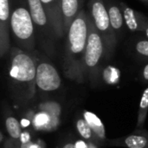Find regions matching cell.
I'll return each mask as SVG.
<instances>
[{
	"instance_id": "cell-16",
	"label": "cell",
	"mask_w": 148,
	"mask_h": 148,
	"mask_svg": "<svg viewBox=\"0 0 148 148\" xmlns=\"http://www.w3.org/2000/svg\"><path fill=\"white\" fill-rule=\"evenodd\" d=\"M4 123H5L6 131L8 132L10 137L14 140H19L23 132H22V125L17 121V119L10 114H5Z\"/></svg>"
},
{
	"instance_id": "cell-27",
	"label": "cell",
	"mask_w": 148,
	"mask_h": 148,
	"mask_svg": "<svg viewBox=\"0 0 148 148\" xmlns=\"http://www.w3.org/2000/svg\"><path fill=\"white\" fill-rule=\"evenodd\" d=\"M62 148H76V147H75V144L73 142H67L62 147Z\"/></svg>"
},
{
	"instance_id": "cell-29",
	"label": "cell",
	"mask_w": 148,
	"mask_h": 148,
	"mask_svg": "<svg viewBox=\"0 0 148 148\" xmlns=\"http://www.w3.org/2000/svg\"><path fill=\"white\" fill-rule=\"evenodd\" d=\"M145 32H146V35H147V38H148V28H147V29Z\"/></svg>"
},
{
	"instance_id": "cell-13",
	"label": "cell",
	"mask_w": 148,
	"mask_h": 148,
	"mask_svg": "<svg viewBox=\"0 0 148 148\" xmlns=\"http://www.w3.org/2000/svg\"><path fill=\"white\" fill-rule=\"evenodd\" d=\"M61 7L63 29L65 34H67L72 23L80 11V3L79 0H61Z\"/></svg>"
},
{
	"instance_id": "cell-10",
	"label": "cell",
	"mask_w": 148,
	"mask_h": 148,
	"mask_svg": "<svg viewBox=\"0 0 148 148\" xmlns=\"http://www.w3.org/2000/svg\"><path fill=\"white\" fill-rule=\"evenodd\" d=\"M121 9L123 13L127 27L132 31H146L148 28V18L142 13L121 3Z\"/></svg>"
},
{
	"instance_id": "cell-1",
	"label": "cell",
	"mask_w": 148,
	"mask_h": 148,
	"mask_svg": "<svg viewBox=\"0 0 148 148\" xmlns=\"http://www.w3.org/2000/svg\"><path fill=\"white\" fill-rule=\"evenodd\" d=\"M91 15L81 10L67 33V42L63 58L65 76L78 83L85 82L84 57L90 31Z\"/></svg>"
},
{
	"instance_id": "cell-19",
	"label": "cell",
	"mask_w": 148,
	"mask_h": 148,
	"mask_svg": "<svg viewBox=\"0 0 148 148\" xmlns=\"http://www.w3.org/2000/svg\"><path fill=\"white\" fill-rule=\"evenodd\" d=\"M103 81L111 86H115L120 82L121 71L114 66H108L102 71Z\"/></svg>"
},
{
	"instance_id": "cell-23",
	"label": "cell",
	"mask_w": 148,
	"mask_h": 148,
	"mask_svg": "<svg viewBox=\"0 0 148 148\" xmlns=\"http://www.w3.org/2000/svg\"><path fill=\"white\" fill-rule=\"evenodd\" d=\"M30 140H31V139H30V134L29 132H27V131L23 132L22 134H21V137L19 139L20 143L21 144L22 143H26V142H29Z\"/></svg>"
},
{
	"instance_id": "cell-15",
	"label": "cell",
	"mask_w": 148,
	"mask_h": 148,
	"mask_svg": "<svg viewBox=\"0 0 148 148\" xmlns=\"http://www.w3.org/2000/svg\"><path fill=\"white\" fill-rule=\"evenodd\" d=\"M75 127L79 134V135L82 138V140L86 141H94L100 146L102 145L101 142L99 140V139L96 137V135L94 134L91 127L88 126L87 121L83 118H78L75 122Z\"/></svg>"
},
{
	"instance_id": "cell-25",
	"label": "cell",
	"mask_w": 148,
	"mask_h": 148,
	"mask_svg": "<svg viewBox=\"0 0 148 148\" xmlns=\"http://www.w3.org/2000/svg\"><path fill=\"white\" fill-rule=\"evenodd\" d=\"M29 124H31V121L29 119H28L27 117L24 118L22 121H21V125H22V127H27Z\"/></svg>"
},
{
	"instance_id": "cell-20",
	"label": "cell",
	"mask_w": 148,
	"mask_h": 148,
	"mask_svg": "<svg viewBox=\"0 0 148 148\" xmlns=\"http://www.w3.org/2000/svg\"><path fill=\"white\" fill-rule=\"evenodd\" d=\"M38 109L40 111L47 112V113L50 114L51 115L57 116V117H60L61 114H62V108H61L60 104H58L57 102H55V101L42 102L38 106Z\"/></svg>"
},
{
	"instance_id": "cell-30",
	"label": "cell",
	"mask_w": 148,
	"mask_h": 148,
	"mask_svg": "<svg viewBox=\"0 0 148 148\" xmlns=\"http://www.w3.org/2000/svg\"><path fill=\"white\" fill-rule=\"evenodd\" d=\"M142 1H146V2H148V0H142Z\"/></svg>"
},
{
	"instance_id": "cell-12",
	"label": "cell",
	"mask_w": 148,
	"mask_h": 148,
	"mask_svg": "<svg viewBox=\"0 0 148 148\" xmlns=\"http://www.w3.org/2000/svg\"><path fill=\"white\" fill-rule=\"evenodd\" d=\"M109 145L127 148H147L148 134L147 133L133 134L125 138H121L114 140H109Z\"/></svg>"
},
{
	"instance_id": "cell-26",
	"label": "cell",
	"mask_w": 148,
	"mask_h": 148,
	"mask_svg": "<svg viewBox=\"0 0 148 148\" xmlns=\"http://www.w3.org/2000/svg\"><path fill=\"white\" fill-rule=\"evenodd\" d=\"M10 141V140H6L5 143H4V147L5 148H16L15 147V144H14V141Z\"/></svg>"
},
{
	"instance_id": "cell-21",
	"label": "cell",
	"mask_w": 148,
	"mask_h": 148,
	"mask_svg": "<svg viewBox=\"0 0 148 148\" xmlns=\"http://www.w3.org/2000/svg\"><path fill=\"white\" fill-rule=\"evenodd\" d=\"M136 50L139 54L148 56V40H142L137 42Z\"/></svg>"
},
{
	"instance_id": "cell-31",
	"label": "cell",
	"mask_w": 148,
	"mask_h": 148,
	"mask_svg": "<svg viewBox=\"0 0 148 148\" xmlns=\"http://www.w3.org/2000/svg\"><path fill=\"white\" fill-rule=\"evenodd\" d=\"M147 148H148V147H147Z\"/></svg>"
},
{
	"instance_id": "cell-28",
	"label": "cell",
	"mask_w": 148,
	"mask_h": 148,
	"mask_svg": "<svg viewBox=\"0 0 148 148\" xmlns=\"http://www.w3.org/2000/svg\"><path fill=\"white\" fill-rule=\"evenodd\" d=\"M143 77H144L145 80L148 81V64L143 69Z\"/></svg>"
},
{
	"instance_id": "cell-9",
	"label": "cell",
	"mask_w": 148,
	"mask_h": 148,
	"mask_svg": "<svg viewBox=\"0 0 148 148\" xmlns=\"http://www.w3.org/2000/svg\"><path fill=\"white\" fill-rule=\"evenodd\" d=\"M49 22L57 38L62 37L65 32L62 23L61 0H41Z\"/></svg>"
},
{
	"instance_id": "cell-4",
	"label": "cell",
	"mask_w": 148,
	"mask_h": 148,
	"mask_svg": "<svg viewBox=\"0 0 148 148\" xmlns=\"http://www.w3.org/2000/svg\"><path fill=\"white\" fill-rule=\"evenodd\" d=\"M107 56L105 43L95 27L93 19L90 23V31L84 57L85 75L92 82L98 80L100 74V65L104 56Z\"/></svg>"
},
{
	"instance_id": "cell-14",
	"label": "cell",
	"mask_w": 148,
	"mask_h": 148,
	"mask_svg": "<svg viewBox=\"0 0 148 148\" xmlns=\"http://www.w3.org/2000/svg\"><path fill=\"white\" fill-rule=\"evenodd\" d=\"M82 117L87 121L88 126L93 130L94 134L96 135V137L103 145L107 141V137H106L105 126L101 121V119L95 114L88 110H84L82 112Z\"/></svg>"
},
{
	"instance_id": "cell-2",
	"label": "cell",
	"mask_w": 148,
	"mask_h": 148,
	"mask_svg": "<svg viewBox=\"0 0 148 148\" xmlns=\"http://www.w3.org/2000/svg\"><path fill=\"white\" fill-rule=\"evenodd\" d=\"M36 56L35 52H28L12 47L10 49L9 79L11 96L20 105L29 103L36 95Z\"/></svg>"
},
{
	"instance_id": "cell-6",
	"label": "cell",
	"mask_w": 148,
	"mask_h": 148,
	"mask_svg": "<svg viewBox=\"0 0 148 148\" xmlns=\"http://www.w3.org/2000/svg\"><path fill=\"white\" fill-rule=\"evenodd\" d=\"M29 10L35 24L36 31L39 35V39L46 52L51 53L54 49L53 44L56 37L55 30L49 22L47 13L41 0H27Z\"/></svg>"
},
{
	"instance_id": "cell-24",
	"label": "cell",
	"mask_w": 148,
	"mask_h": 148,
	"mask_svg": "<svg viewBox=\"0 0 148 148\" xmlns=\"http://www.w3.org/2000/svg\"><path fill=\"white\" fill-rule=\"evenodd\" d=\"M99 147H100V145L94 141H87L85 148H99Z\"/></svg>"
},
{
	"instance_id": "cell-18",
	"label": "cell",
	"mask_w": 148,
	"mask_h": 148,
	"mask_svg": "<svg viewBox=\"0 0 148 148\" xmlns=\"http://www.w3.org/2000/svg\"><path fill=\"white\" fill-rule=\"evenodd\" d=\"M148 113V87L144 90L141 96L137 119V127H142L146 122Z\"/></svg>"
},
{
	"instance_id": "cell-17",
	"label": "cell",
	"mask_w": 148,
	"mask_h": 148,
	"mask_svg": "<svg viewBox=\"0 0 148 148\" xmlns=\"http://www.w3.org/2000/svg\"><path fill=\"white\" fill-rule=\"evenodd\" d=\"M108 16L110 18L111 25L114 31H119L121 29L124 23V16L121 9L116 5H109L108 7Z\"/></svg>"
},
{
	"instance_id": "cell-8",
	"label": "cell",
	"mask_w": 148,
	"mask_h": 148,
	"mask_svg": "<svg viewBox=\"0 0 148 148\" xmlns=\"http://www.w3.org/2000/svg\"><path fill=\"white\" fill-rule=\"evenodd\" d=\"M10 16L9 0H0V57L3 58L11 49L10 40Z\"/></svg>"
},
{
	"instance_id": "cell-7",
	"label": "cell",
	"mask_w": 148,
	"mask_h": 148,
	"mask_svg": "<svg viewBox=\"0 0 148 148\" xmlns=\"http://www.w3.org/2000/svg\"><path fill=\"white\" fill-rule=\"evenodd\" d=\"M36 56V87L43 92H51L57 90L62 85V79L57 69L48 60Z\"/></svg>"
},
{
	"instance_id": "cell-22",
	"label": "cell",
	"mask_w": 148,
	"mask_h": 148,
	"mask_svg": "<svg viewBox=\"0 0 148 148\" xmlns=\"http://www.w3.org/2000/svg\"><path fill=\"white\" fill-rule=\"evenodd\" d=\"M20 148H45V145L42 140L37 141H29L26 143H22L20 145Z\"/></svg>"
},
{
	"instance_id": "cell-11",
	"label": "cell",
	"mask_w": 148,
	"mask_h": 148,
	"mask_svg": "<svg viewBox=\"0 0 148 148\" xmlns=\"http://www.w3.org/2000/svg\"><path fill=\"white\" fill-rule=\"evenodd\" d=\"M31 125L37 131L52 132L60 125V117L51 115L44 111H38L33 116Z\"/></svg>"
},
{
	"instance_id": "cell-3",
	"label": "cell",
	"mask_w": 148,
	"mask_h": 148,
	"mask_svg": "<svg viewBox=\"0 0 148 148\" xmlns=\"http://www.w3.org/2000/svg\"><path fill=\"white\" fill-rule=\"evenodd\" d=\"M10 30L19 49L33 52L36 46V29L29 9L18 6L11 12Z\"/></svg>"
},
{
	"instance_id": "cell-5",
	"label": "cell",
	"mask_w": 148,
	"mask_h": 148,
	"mask_svg": "<svg viewBox=\"0 0 148 148\" xmlns=\"http://www.w3.org/2000/svg\"><path fill=\"white\" fill-rule=\"evenodd\" d=\"M89 10L95 27L105 43L107 56L109 57L115 49L117 39L115 31L110 23L108 8L102 0H91Z\"/></svg>"
}]
</instances>
